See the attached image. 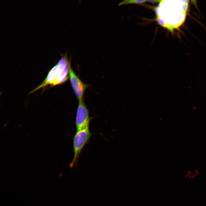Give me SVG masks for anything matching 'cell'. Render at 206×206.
<instances>
[{
  "label": "cell",
  "instance_id": "1",
  "mask_svg": "<svg viewBox=\"0 0 206 206\" xmlns=\"http://www.w3.org/2000/svg\"><path fill=\"white\" fill-rule=\"evenodd\" d=\"M188 0H161L155 9L157 20L162 27L172 31L185 20Z\"/></svg>",
  "mask_w": 206,
  "mask_h": 206
},
{
  "label": "cell",
  "instance_id": "2",
  "mask_svg": "<svg viewBox=\"0 0 206 206\" xmlns=\"http://www.w3.org/2000/svg\"><path fill=\"white\" fill-rule=\"evenodd\" d=\"M62 56V58L49 71L43 82L31 91L30 94L48 86L52 87L60 85L66 82L69 78L70 62L68 59L67 55Z\"/></svg>",
  "mask_w": 206,
  "mask_h": 206
},
{
  "label": "cell",
  "instance_id": "3",
  "mask_svg": "<svg viewBox=\"0 0 206 206\" xmlns=\"http://www.w3.org/2000/svg\"><path fill=\"white\" fill-rule=\"evenodd\" d=\"M91 135L89 126L76 131L73 139L74 155L70 164L71 168L77 165L80 154L85 146L89 142Z\"/></svg>",
  "mask_w": 206,
  "mask_h": 206
},
{
  "label": "cell",
  "instance_id": "4",
  "mask_svg": "<svg viewBox=\"0 0 206 206\" xmlns=\"http://www.w3.org/2000/svg\"><path fill=\"white\" fill-rule=\"evenodd\" d=\"M91 119L89 116L88 110L84 103L83 100L79 101L76 117V131L81 130L89 126Z\"/></svg>",
  "mask_w": 206,
  "mask_h": 206
},
{
  "label": "cell",
  "instance_id": "5",
  "mask_svg": "<svg viewBox=\"0 0 206 206\" xmlns=\"http://www.w3.org/2000/svg\"><path fill=\"white\" fill-rule=\"evenodd\" d=\"M69 78L74 92L79 101L83 100L84 92L88 85L83 82L72 69L70 67Z\"/></svg>",
  "mask_w": 206,
  "mask_h": 206
},
{
  "label": "cell",
  "instance_id": "6",
  "mask_svg": "<svg viewBox=\"0 0 206 206\" xmlns=\"http://www.w3.org/2000/svg\"><path fill=\"white\" fill-rule=\"evenodd\" d=\"M146 1V0H126L120 3L119 5H122L128 3H138L144 2Z\"/></svg>",
  "mask_w": 206,
  "mask_h": 206
}]
</instances>
